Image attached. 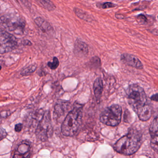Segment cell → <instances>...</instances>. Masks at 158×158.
I'll list each match as a JSON object with an SVG mask.
<instances>
[{"instance_id":"6da1fadb","label":"cell","mask_w":158,"mask_h":158,"mask_svg":"<svg viewBox=\"0 0 158 158\" xmlns=\"http://www.w3.org/2000/svg\"><path fill=\"white\" fill-rule=\"evenodd\" d=\"M142 143V135L138 130L131 128L127 135L116 141L114 149L124 155H130L136 152Z\"/></svg>"},{"instance_id":"7a4b0ae2","label":"cell","mask_w":158,"mask_h":158,"mask_svg":"<svg viewBox=\"0 0 158 158\" xmlns=\"http://www.w3.org/2000/svg\"><path fill=\"white\" fill-rule=\"evenodd\" d=\"M83 106H76L68 113L62 123L61 132L66 136H74L79 128L83 117Z\"/></svg>"},{"instance_id":"3957f363","label":"cell","mask_w":158,"mask_h":158,"mask_svg":"<svg viewBox=\"0 0 158 158\" xmlns=\"http://www.w3.org/2000/svg\"><path fill=\"white\" fill-rule=\"evenodd\" d=\"M126 95L128 103L136 113L150 103L144 89L136 84L128 86Z\"/></svg>"},{"instance_id":"277c9868","label":"cell","mask_w":158,"mask_h":158,"mask_svg":"<svg viewBox=\"0 0 158 158\" xmlns=\"http://www.w3.org/2000/svg\"><path fill=\"white\" fill-rule=\"evenodd\" d=\"M25 25L24 20L17 14H6L0 17V26L6 31L16 34H23Z\"/></svg>"},{"instance_id":"5b68a950","label":"cell","mask_w":158,"mask_h":158,"mask_svg":"<svg viewBox=\"0 0 158 158\" xmlns=\"http://www.w3.org/2000/svg\"><path fill=\"white\" fill-rule=\"evenodd\" d=\"M122 115V107L118 105H113L101 113L100 120L104 124L116 126L121 122Z\"/></svg>"},{"instance_id":"8992f818","label":"cell","mask_w":158,"mask_h":158,"mask_svg":"<svg viewBox=\"0 0 158 158\" xmlns=\"http://www.w3.org/2000/svg\"><path fill=\"white\" fill-rule=\"evenodd\" d=\"M35 133L38 139L43 141L47 140L52 136L53 127L49 112L44 113L38 124Z\"/></svg>"},{"instance_id":"52a82bcc","label":"cell","mask_w":158,"mask_h":158,"mask_svg":"<svg viewBox=\"0 0 158 158\" xmlns=\"http://www.w3.org/2000/svg\"><path fill=\"white\" fill-rule=\"evenodd\" d=\"M16 38L7 31L0 29V54L10 52L16 48Z\"/></svg>"},{"instance_id":"ba28073f","label":"cell","mask_w":158,"mask_h":158,"mask_svg":"<svg viewBox=\"0 0 158 158\" xmlns=\"http://www.w3.org/2000/svg\"><path fill=\"white\" fill-rule=\"evenodd\" d=\"M121 61L130 67L138 69H143V66L140 61L134 55L124 53L121 56Z\"/></svg>"},{"instance_id":"9c48e42d","label":"cell","mask_w":158,"mask_h":158,"mask_svg":"<svg viewBox=\"0 0 158 158\" xmlns=\"http://www.w3.org/2000/svg\"><path fill=\"white\" fill-rule=\"evenodd\" d=\"M158 117H156L152 122L150 127L149 131L151 139V146L157 152L158 151Z\"/></svg>"},{"instance_id":"30bf717a","label":"cell","mask_w":158,"mask_h":158,"mask_svg":"<svg viewBox=\"0 0 158 158\" xmlns=\"http://www.w3.org/2000/svg\"><path fill=\"white\" fill-rule=\"evenodd\" d=\"M70 106V104L69 102L66 101H59L55 106L54 113V118L58 120L64 116L69 109Z\"/></svg>"},{"instance_id":"8fae6325","label":"cell","mask_w":158,"mask_h":158,"mask_svg":"<svg viewBox=\"0 0 158 158\" xmlns=\"http://www.w3.org/2000/svg\"><path fill=\"white\" fill-rule=\"evenodd\" d=\"M89 52L88 45L86 43L79 40H77L74 45V53L77 57H83Z\"/></svg>"},{"instance_id":"7c38bea8","label":"cell","mask_w":158,"mask_h":158,"mask_svg":"<svg viewBox=\"0 0 158 158\" xmlns=\"http://www.w3.org/2000/svg\"><path fill=\"white\" fill-rule=\"evenodd\" d=\"M30 147L26 142H23L18 146L13 158H30Z\"/></svg>"},{"instance_id":"4fadbf2b","label":"cell","mask_w":158,"mask_h":158,"mask_svg":"<svg viewBox=\"0 0 158 158\" xmlns=\"http://www.w3.org/2000/svg\"><path fill=\"white\" fill-rule=\"evenodd\" d=\"M93 89L95 98L97 101H99L101 99L103 91V81L100 77L96 78L95 81Z\"/></svg>"},{"instance_id":"5bb4252c","label":"cell","mask_w":158,"mask_h":158,"mask_svg":"<svg viewBox=\"0 0 158 158\" xmlns=\"http://www.w3.org/2000/svg\"><path fill=\"white\" fill-rule=\"evenodd\" d=\"M74 11L76 14V15L80 19H82L89 22L93 21V18H92L91 16L88 14L86 12L83 11L82 10H80L78 8H75L74 9Z\"/></svg>"},{"instance_id":"9a60e30c","label":"cell","mask_w":158,"mask_h":158,"mask_svg":"<svg viewBox=\"0 0 158 158\" xmlns=\"http://www.w3.org/2000/svg\"><path fill=\"white\" fill-rule=\"evenodd\" d=\"M35 1L41 7H43L48 10H54L56 9L55 6L51 1L50 0H35Z\"/></svg>"},{"instance_id":"2e32d148","label":"cell","mask_w":158,"mask_h":158,"mask_svg":"<svg viewBox=\"0 0 158 158\" xmlns=\"http://www.w3.org/2000/svg\"><path fill=\"white\" fill-rule=\"evenodd\" d=\"M35 22L41 29H43V30H45V31L49 30L51 26L49 24L42 18H37L35 20Z\"/></svg>"},{"instance_id":"e0dca14e","label":"cell","mask_w":158,"mask_h":158,"mask_svg":"<svg viewBox=\"0 0 158 158\" xmlns=\"http://www.w3.org/2000/svg\"><path fill=\"white\" fill-rule=\"evenodd\" d=\"M37 69V66L35 65H32L27 67L26 69H24L22 72L21 74L22 75H30L31 73H34L36 70Z\"/></svg>"},{"instance_id":"ac0fdd59","label":"cell","mask_w":158,"mask_h":158,"mask_svg":"<svg viewBox=\"0 0 158 158\" xmlns=\"http://www.w3.org/2000/svg\"><path fill=\"white\" fill-rule=\"evenodd\" d=\"M59 61L56 57H54L52 62H48L47 65L51 69H55L59 66Z\"/></svg>"},{"instance_id":"d6986e66","label":"cell","mask_w":158,"mask_h":158,"mask_svg":"<svg viewBox=\"0 0 158 158\" xmlns=\"http://www.w3.org/2000/svg\"><path fill=\"white\" fill-rule=\"evenodd\" d=\"M136 18L137 20L140 24L145 25L148 22L147 17L144 14H139L137 16Z\"/></svg>"},{"instance_id":"ffe728a7","label":"cell","mask_w":158,"mask_h":158,"mask_svg":"<svg viewBox=\"0 0 158 158\" xmlns=\"http://www.w3.org/2000/svg\"><path fill=\"white\" fill-rule=\"evenodd\" d=\"M115 4L110 2H104L101 5L102 8L103 9H109V8H114L116 6Z\"/></svg>"},{"instance_id":"44dd1931","label":"cell","mask_w":158,"mask_h":158,"mask_svg":"<svg viewBox=\"0 0 158 158\" xmlns=\"http://www.w3.org/2000/svg\"><path fill=\"white\" fill-rule=\"evenodd\" d=\"M7 136V133L6 130L3 128H0V141L6 137Z\"/></svg>"},{"instance_id":"7402d4cb","label":"cell","mask_w":158,"mask_h":158,"mask_svg":"<svg viewBox=\"0 0 158 158\" xmlns=\"http://www.w3.org/2000/svg\"><path fill=\"white\" fill-rule=\"evenodd\" d=\"M10 115V113L9 111H4L0 113V118H5Z\"/></svg>"},{"instance_id":"603a6c76","label":"cell","mask_w":158,"mask_h":158,"mask_svg":"<svg viewBox=\"0 0 158 158\" xmlns=\"http://www.w3.org/2000/svg\"><path fill=\"white\" fill-rule=\"evenodd\" d=\"M23 128V124H18L15 125V131L17 132H20Z\"/></svg>"},{"instance_id":"cb8c5ba5","label":"cell","mask_w":158,"mask_h":158,"mask_svg":"<svg viewBox=\"0 0 158 158\" xmlns=\"http://www.w3.org/2000/svg\"><path fill=\"white\" fill-rule=\"evenodd\" d=\"M151 100L152 101H158V94H154V95H152L151 97H150Z\"/></svg>"},{"instance_id":"d4e9b609","label":"cell","mask_w":158,"mask_h":158,"mask_svg":"<svg viewBox=\"0 0 158 158\" xmlns=\"http://www.w3.org/2000/svg\"><path fill=\"white\" fill-rule=\"evenodd\" d=\"M2 69V67L1 66H0V70H1Z\"/></svg>"}]
</instances>
